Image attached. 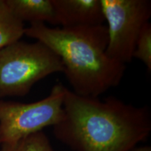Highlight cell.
I'll return each instance as SVG.
<instances>
[{"label":"cell","instance_id":"obj_5","mask_svg":"<svg viewBox=\"0 0 151 151\" xmlns=\"http://www.w3.org/2000/svg\"><path fill=\"white\" fill-rule=\"evenodd\" d=\"M109 41L106 52L120 63L132 61L137 39L151 17L150 0H100Z\"/></svg>","mask_w":151,"mask_h":151},{"label":"cell","instance_id":"obj_7","mask_svg":"<svg viewBox=\"0 0 151 151\" xmlns=\"http://www.w3.org/2000/svg\"><path fill=\"white\" fill-rule=\"evenodd\" d=\"M13 14L22 22L57 25L51 0H5Z\"/></svg>","mask_w":151,"mask_h":151},{"label":"cell","instance_id":"obj_10","mask_svg":"<svg viewBox=\"0 0 151 151\" xmlns=\"http://www.w3.org/2000/svg\"><path fill=\"white\" fill-rule=\"evenodd\" d=\"M139 60L151 71V24L148 22L141 30L136 43L133 58Z\"/></svg>","mask_w":151,"mask_h":151},{"label":"cell","instance_id":"obj_9","mask_svg":"<svg viewBox=\"0 0 151 151\" xmlns=\"http://www.w3.org/2000/svg\"><path fill=\"white\" fill-rule=\"evenodd\" d=\"M1 146V151H55L50 139L43 131L36 132L16 142Z\"/></svg>","mask_w":151,"mask_h":151},{"label":"cell","instance_id":"obj_2","mask_svg":"<svg viewBox=\"0 0 151 151\" xmlns=\"http://www.w3.org/2000/svg\"><path fill=\"white\" fill-rule=\"evenodd\" d=\"M24 35L44 43L59 57L75 94L99 97L121 83L126 65L106 55L105 24L64 28L33 23L24 29Z\"/></svg>","mask_w":151,"mask_h":151},{"label":"cell","instance_id":"obj_1","mask_svg":"<svg viewBox=\"0 0 151 151\" xmlns=\"http://www.w3.org/2000/svg\"><path fill=\"white\" fill-rule=\"evenodd\" d=\"M64 118L53 127L58 141L73 151H129L151 132L148 106L115 97H83L65 88Z\"/></svg>","mask_w":151,"mask_h":151},{"label":"cell","instance_id":"obj_4","mask_svg":"<svg viewBox=\"0 0 151 151\" xmlns=\"http://www.w3.org/2000/svg\"><path fill=\"white\" fill-rule=\"evenodd\" d=\"M65 88L58 83L48 96L35 102L0 101V145L16 142L61 122Z\"/></svg>","mask_w":151,"mask_h":151},{"label":"cell","instance_id":"obj_3","mask_svg":"<svg viewBox=\"0 0 151 151\" xmlns=\"http://www.w3.org/2000/svg\"><path fill=\"white\" fill-rule=\"evenodd\" d=\"M63 71L61 60L44 43L16 41L0 49V97L25 95L38 81Z\"/></svg>","mask_w":151,"mask_h":151},{"label":"cell","instance_id":"obj_8","mask_svg":"<svg viewBox=\"0 0 151 151\" xmlns=\"http://www.w3.org/2000/svg\"><path fill=\"white\" fill-rule=\"evenodd\" d=\"M24 29L23 22L13 14L5 0H0V49L20 41Z\"/></svg>","mask_w":151,"mask_h":151},{"label":"cell","instance_id":"obj_6","mask_svg":"<svg viewBox=\"0 0 151 151\" xmlns=\"http://www.w3.org/2000/svg\"><path fill=\"white\" fill-rule=\"evenodd\" d=\"M57 25L90 27L105 22L100 0H51Z\"/></svg>","mask_w":151,"mask_h":151},{"label":"cell","instance_id":"obj_11","mask_svg":"<svg viewBox=\"0 0 151 151\" xmlns=\"http://www.w3.org/2000/svg\"><path fill=\"white\" fill-rule=\"evenodd\" d=\"M129 151H151V147L149 146H143L139 147H135Z\"/></svg>","mask_w":151,"mask_h":151}]
</instances>
